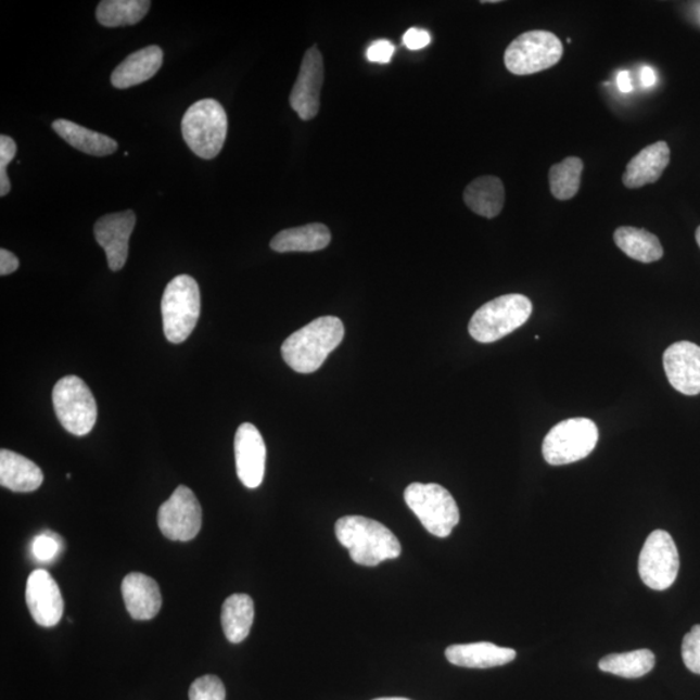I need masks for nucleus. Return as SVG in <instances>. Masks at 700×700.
<instances>
[{
    "instance_id": "obj_15",
    "label": "nucleus",
    "mask_w": 700,
    "mask_h": 700,
    "mask_svg": "<svg viewBox=\"0 0 700 700\" xmlns=\"http://www.w3.org/2000/svg\"><path fill=\"white\" fill-rule=\"evenodd\" d=\"M236 462L238 478L246 488L255 489L263 484L266 445L262 433L251 423H243L237 431Z\"/></svg>"
},
{
    "instance_id": "obj_10",
    "label": "nucleus",
    "mask_w": 700,
    "mask_h": 700,
    "mask_svg": "<svg viewBox=\"0 0 700 700\" xmlns=\"http://www.w3.org/2000/svg\"><path fill=\"white\" fill-rule=\"evenodd\" d=\"M679 556L669 532L657 530L646 539L638 560V572L644 584L652 590H665L675 584Z\"/></svg>"
},
{
    "instance_id": "obj_32",
    "label": "nucleus",
    "mask_w": 700,
    "mask_h": 700,
    "mask_svg": "<svg viewBox=\"0 0 700 700\" xmlns=\"http://www.w3.org/2000/svg\"><path fill=\"white\" fill-rule=\"evenodd\" d=\"M683 660L686 669L700 675V625L692 626L684 637Z\"/></svg>"
},
{
    "instance_id": "obj_7",
    "label": "nucleus",
    "mask_w": 700,
    "mask_h": 700,
    "mask_svg": "<svg viewBox=\"0 0 700 700\" xmlns=\"http://www.w3.org/2000/svg\"><path fill=\"white\" fill-rule=\"evenodd\" d=\"M599 438L598 427L586 418L563 420L549 431L543 444L545 461L563 466L582 461L595 450Z\"/></svg>"
},
{
    "instance_id": "obj_17",
    "label": "nucleus",
    "mask_w": 700,
    "mask_h": 700,
    "mask_svg": "<svg viewBox=\"0 0 700 700\" xmlns=\"http://www.w3.org/2000/svg\"><path fill=\"white\" fill-rule=\"evenodd\" d=\"M122 589L126 610L132 619L151 620L162 609L163 597L157 583L143 573H130L124 578Z\"/></svg>"
},
{
    "instance_id": "obj_6",
    "label": "nucleus",
    "mask_w": 700,
    "mask_h": 700,
    "mask_svg": "<svg viewBox=\"0 0 700 700\" xmlns=\"http://www.w3.org/2000/svg\"><path fill=\"white\" fill-rule=\"evenodd\" d=\"M405 502L431 535L445 538L459 523L456 499L438 484L412 483L405 489Z\"/></svg>"
},
{
    "instance_id": "obj_23",
    "label": "nucleus",
    "mask_w": 700,
    "mask_h": 700,
    "mask_svg": "<svg viewBox=\"0 0 700 700\" xmlns=\"http://www.w3.org/2000/svg\"><path fill=\"white\" fill-rule=\"evenodd\" d=\"M331 243V232L323 224H310L302 228L280 231L272 238L270 246L279 253L317 252Z\"/></svg>"
},
{
    "instance_id": "obj_38",
    "label": "nucleus",
    "mask_w": 700,
    "mask_h": 700,
    "mask_svg": "<svg viewBox=\"0 0 700 700\" xmlns=\"http://www.w3.org/2000/svg\"><path fill=\"white\" fill-rule=\"evenodd\" d=\"M657 82V75L656 72H653L650 66H644L641 71V84L644 85V88H652L653 85Z\"/></svg>"
},
{
    "instance_id": "obj_8",
    "label": "nucleus",
    "mask_w": 700,
    "mask_h": 700,
    "mask_svg": "<svg viewBox=\"0 0 700 700\" xmlns=\"http://www.w3.org/2000/svg\"><path fill=\"white\" fill-rule=\"evenodd\" d=\"M563 44L550 31H526L513 39L505 51V65L512 75L530 76L560 62Z\"/></svg>"
},
{
    "instance_id": "obj_16",
    "label": "nucleus",
    "mask_w": 700,
    "mask_h": 700,
    "mask_svg": "<svg viewBox=\"0 0 700 700\" xmlns=\"http://www.w3.org/2000/svg\"><path fill=\"white\" fill-rule=\"evenodd\" d=\"M664 370L673 389L686 396L700 393V346L690 342L672 344L664 352Z\"/></svg>"
},
{
    "instance_id": "obj_2",
    "label": "nucleus",
    "mask_w": 700,
    "mask_h": 700,
    "mask_svg": "<svg viewBox=\"0 0 700 700\" xmlns=\"http://www.w3.org/2000/svg\"><path fill=\"white\" fill-rule=\"evenodd\" d=\"M339 543L349 551L353 562L376 567L402 556V544L382 523L365 517L340 518L335 524Z\"/></svg>"
},
{
    "instance_id": "obj_22",
    "label": "nucleus",
    "mask_w": 700,
    "mask_h": 700,
    "mask_svg": "<svg viewBox=\"0 0 700 700\" xmlns=\"http://www.w3.org/2000/svg\"><path fill=\"white\" fill-rule=\"evenodd\" d=\"M505 187L501 179L493 176L476 178L466 187L463 199L469 208L485 218H495L505 205Z\"/></svg>"
},
{
    "instance_id": "obj_34",
    "label": "nucleus",
    "mask_w": 700,
    "mask_h": 700,
    "mask_svg": "<svg viewBox=\"0 0 700 700\" xmlns=\"http://www.w3.org/2000/svg\"><path fill=\"white\" fill-rule=\"evenodd\" d=\"M393 53H395V46L386 39H379L370 44L366 56L371 63L386 64L391 62Z\"/></svg>"
},
{
    "instance_id": "obj_18",
    "label": "nucleus",
    "mask_w": 700,
    "mask_h": 700,
    "mask_svg": "<svg viewBox=\"0 0 700 700\" xmlns=\"http://www.w3.org/2000/svg\"><path fill=\"white\" fill-rule=\"evenodd\" d=\"M670 160L671 150L663 140L646 147L626 165L623 176L624 186L628 189H639V187L656 183L663 176Z\"/></svg>"
},
{
    "instance_id": "obj_31",
    "label": "nucleus",
    "mask_w": 700,
    "mask_h": 700,
    "mask_svg": "<svg viewBox=\"0 0 700 700\" xmlns=\"http://www.w3.org/2000/svg\"><path fill=\"white\" fill-rule=\"evenodd\" d=\"M62 550V539L55 533L43 532L33 542L31 551L39 562H51Z\"/></svg>"
},
{
    "instance_id": "obj_35",
    "label": "nucleus",
    "mask_w": 700,
    "mask_h": 700,
    "mask_svg": "<svg viewBox=\"0 0 700 700\" xmlns=\"http://www.w3.org/2000/svg\"><path fill=\"white\" fill-rule=\"evenodd\" d=\"M403 42L409 50H422L431 43V35L424 29L411 28L405 33Z\"/></svg>"
},
{
    "instance_id": "obj_20",
    "label": "nucleus",
    "mask_w": 700,
    "mask_h": 700,
    "mask_svg": "<svg viewBox=\"0 0 700 700\" xmlns=\"http://www.w3.org/2000/svg\"><path fill=\"white\" fill-rule=\"evenodd\" d=\"M445 657L453 665L485 670L512 662L517 658V651L499 648V646L491 642H478L453 645L446 649Z\"/></svg>"
},
{
    "instance_id": "obj_11",
    "label": "nucleus",
    "mask_w": 700,
    "mask_h": 700,
    "mask_svg": "<svg viewBox=\"0 0 700 700\" xmlns=\"http://www.w3.org/2000/svg\"><path fill=\"white\" fill-rule=\"evenodd\" d=\"M158 529L171 542H191L199 535L203 524V510L195 493L179 485L168 501L160 506Z\"/></svg>"
},
{
    "instance_id": "obj_27",
    "label": "nucleus",
    "mask_w": 700,
    "mask_h": 700,
    "mask_svg": "<svg viewBox=\"0 0 700 700\" xmlns=\"http://www.w3.org/2000/svg\"><path fill=\"white\" fill-rule=\"evenodd\" d=\"M151 9L149 0H104L97 9V20L105 28L136 25Z\"/></svg>"
},
{
    "instance_id": "obj_33",
    "label": "nucleus",
    "mask_w": 700,
    "mask_h": 700,
    "mask_svg": "<svg viewBox=\"0 0 700 700\" xmlns=\"http://www.w3.org/2000/svg\"><path fill=\"white\" fill-rule=\"evenodd\" d=\"M17 145L9 136L0 137V196L9 195L11 182L7 176V166L16 156Z\"/></svg>"
},
{
    "instance_id": "obj_1",
    "label": "nucleus",
    "mask_w": 700,
    "mask_h": 700,
    "mask_svg": "<svg viewBox=\"0 0 700 700\" xmlns=\"http://www.w3.org/2000/svg\"><path fill=\"white\" fill-rule=\"evenodd\" d=\"M343 338L344 324L338 317L317 318L285 339L282 345L284 362L300 373L315 372L321 369Z\"/></svg>"
},
{
    "instance_id": "obj_19",
    "label": "nucleus",
    "mask_w": 700,
    "mask_h": 700,
    "mask_svg": "<svg viewBox=\"0 0 700 700\" xmlns=\"http://www.w3.org/2000/svg\"><path fill=\"white\" fill-rule=\"evenodd\" d=\"M163 50L158 46H149L131 53L112 73L111 81L116 89H130L149 81L162 68Z\"/></svg>"
},
{
    "instance_id": "obj_3",
    "label": "nucleus",
    "mask_w": 700,
    "mask_h": 700,
    "mask_svg": "<svg viewBox=\"0 0 700 700\" xmlns=\"http://www.w3.org/2000/svg\"><path fill=\"white\" fill-rule=\"evenodd\" d=\"M182 135L187 145L199 157L215 158L228 136V115L215 99L199 100L184 113Z\"/></svg>"
},
{
    "instance_id": "obj_37",
    "label": "nucleus",
    "mask_w": 700,
    "mask_h": 700,
    "mask_svg": "<svg viewBox=\"0 0 700 700\" xmlns=\"http://www.w3.org/2000/svg\"><path fill=\"white\" fill-rule=\"evenodd\" d=\"M618 88L622 92H631L633 90L632 77L628 71H623L619 73Z\"/></svg>"
},
{
    "instance_id": "obj_4",
    "label": "nucleus",
    "mask_w": 700,
    "mask_h": 700,
    "mask_svg": "<svg viewBox=\"0 0 700 700\" xmlns=\"http://www.w3.org/2000/svg\"><path fill=\"white\" fill-rule=\"evenodd\" d=\"M532 315L529 297L511 293L499 296L479 308L472 316L469 331L479 343H495L522 327Z\"/></svg>"
},
{
    "instance_id": "obj_14",
    "label": "nucleus",
    "mask_w": 700,
    "mask_h": 700,
    "mask_svg": "<svg viewBox=\"0 0 700 700\" xmlns=\"http://www.w3.org/2000/svg\"><path fill=\"white\" fill-rule=\"evenodd\" d=\"M136 222L135 212L126 211L98 219L93 228L97 242L105 251L112 271L122 270L128 259L129 240Z\"/></svg>"
},
{
    "instance_id": "obj_21",
    "label": "nucleus",
    "mask_w": 700,
    "mask_h": 700,
    "mask_svg": "<svg viewBox=\"0 0 700 700\" xmlns=\"http://www.w3.org/2000/svg\"><path fill=\"white\" fill-rule=\"evenodd\" d=\"M43 483V472L30 459L15 451L0 450V484L12 492H35Z\"/></svg>"
},
{
    "instance_id": "obj_26",
    "label": "nucleus",
    "mask_w": 700,
    "mask_h": 700,
    "mask_svg": "<svg viewBox=\"0 0 700 700\" xmlns=\"http://www.w3.org/2000/svg\"><path fill=\"white\" fill-rule=\"evenodd\" d=\"M255 604L249 595H233L222 606L221 623L226 638L231 644L243 642L250 636Z\"/></svg>"
},
{
    "instance_id": "obj_5",
    "label": "nucleus",
    "mask_w": 700,
    "mask_h": 700,
    "mask_svg": "<svg viewBox=\"0 0 700 700\" xmlns=\"http://www.w3.org/2000/svg\"><path fill=\"white\" fill-rule=\"evenodd\" d=\"M202 309L199 284L190 276H178L166 285L162 302L164 333L173 344L186 342L195 330Z\"/></svg>"
},
{
    "instance_id": "obj_39",
    "label": "nucleus",
    "mask_w": 700,
    "mask_h": 700,
    "mask_svg": "<svg viewBox=\"0 0 700 700\" xmlns=\"http://www.w3.org/2000/svg\"><path fill=\"white\" fill-rule=\"evenodd\" d=\"M373 700H410L406 698H379V699H373Z\"/></svg>"
},
{
    "instance_id": "obj_9",
    "label": "nucleus",
    "mask_w": 700,
    "mask_h": 700,
    "mask_svg": "<svg viewBox=\"0 0 700 700\" xmlns=\"http://www.w3.org/2000/svg\"><path fill=\"white\" fill-rule=\"evenodd\" d=\"M53 408L59 422L76 436H85L97 423L96 397L81 378L69 376L60 379L52 392Z\"/></svg>"
},
{
    "instance_id": "obj_29",
    "label": "nucleus",
    "mask_w": 700,
    "mask_h": 700,
    "mask_svg": "<svg viewBox=\"0 0 700 700\" xmlns=\"http://www.w3.org/2000/svg\"><path fill=\"white\" fill-rule=\"evenodd\" d=\"M584 163L578 157H567L551 166L549 182L552 196L565 202L576 195L582 186Z\"/></svg>"
},
{
    "instance_id": "obj_40",
    "label": "nucleus",
    "mask_w": 700,
    "mask_h": 700,
    "mask_svg": "<svg viewBox=\"0 0 700 700\" xmlns=\"http://www.w3.org/2000/svg\"><path fill=\"white\" fill-rule=\"evenodd\" d=\"M696 239H697V243H698L699 249H700V226H699V228L697 229V232H696Z\"/></svg>"
},
{
    "instance_id": "obj_36",
    "label": "nucleus",
    "mask_w": 700,
    "mask_h": 700,
    "mask_svg": "<svg viewBox=\"0 0 700 700\" xmlns=\"http://www.w3.org/2000/svg\"><path fill=\"white\" fill-rule=\"evenodd\" d=\"M18 269V258L12 252L0 250V276L12 275Z\"/></svg>"
},
{
    "instance_id": "obj_30",
    "label": "nucleus",
    "mask_w": 700,
    "mask_h": 700,
    "mask_svg": "<svg viewBox=\"0 0 700 700\" xmlns=\"http://www.w3.org/2000/svg\"><path fill=\"white\" fill-rule=\"evenodd\" d=\"M190 700H225V685L217 676L206 675L192 683Z\"/></svg>"
},
{
    "instance_id": "obj_12",
    "label": "nucleus",
    "mask_w": 700,
    "mask_h": 700,
    "mask_svg": "<svg viewBox=\"0 0 700 700\" xmlns=\"http://www.w3.org/2000/svg\"><path fill=\"white\" fill-rule=\"evenodd\" d=\"M324 79V65L321 51L311 47L305 52L302 68L290 96V104L300 118L310 122L318 115L321 106V90Z\"/></svg>"
},
{
    "instance_id": "obj_25",
    "label": "nucleus",
    "mask_w": 700,
    "mask_h": 700,
    "mask_svg": "<svg viewBox=\"0 0 700 700\" xmlns=\"http://www.w3.org/2000/svg\"><path fill=\"white\" fill-rule=\"evenodd\" d=\"M613 240L626 256L639 263H656L664 255L662 243L658 237L645 229L622 226L613 233Z\"/></svg>"
},
{
    "instance_id": "obj_24",
    "label": "nucleus",
    "mask_w": 700,
    "mask_h": 700,
    "mask_svg": "<svg viewBox=\"0 0 700 700\" xmlns=\"http://www.w3.org/2000/svg\"><path fill=\"white\" fill-rule=\"evenodd\" d=\"M52 129L62 137L66 143L75 147L76 150L88 153L91 156H109L115 153L118 144L115 139L100 135V132L84 128V126L68 122V119H56Z\"/></svg>"
},
{
    "instance_id": "obj_28",
    "label": "nucleus",
    "mask_w": 700,
    "mask_h": 700,
    "mask_svg": "<svg viewBox=\"0 0 700 700\" xmlns=\"http://www.w3.org/2000/svg\"><path fill=\"white\" fill-rule=\"evenodd\" d=\"M599 670L624 678H639L648 675L656 666V656L650 650L611 653L598 664Z\"/></svg>"
},
{
    "instance_id": "obj_13",
    "label": "nucleus",
    "mask_w": 700,
    "mask_h": 700,
    "mask_svg": "<svg viewBox=\"0 0 700 700\" xmlns=\"http://www.w3.org/2000/svg\"><path fill=\"white\" fill-rule=\"evenodd\" d=\"M26 604L38 625L51 628L63 618L64 601L55 580L46 570L30 573L25 591Z\"/></svg>"
}]
</instances>
